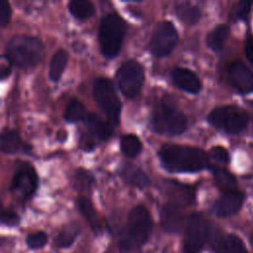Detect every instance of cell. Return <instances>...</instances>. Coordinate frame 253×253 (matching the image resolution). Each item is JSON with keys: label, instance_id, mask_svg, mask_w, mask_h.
<instances>
[{"label": "cell", "instance_id": "obj_22", "mask_svg": "<svg viewBox=\"0 0 253 253\" xmlns=\"http://www.w3.org/2000/svg\"><path fill=\"white\" fill-rule=\"evenodd\" d=\"M211 170L213 173L215 184L220 190L223 191V193L236 190L237 182L235 177L230 172H228L226 169L217 166L211 167Z\"/></svg>", "mask_w": 253, "mask_h": 253}, {"label": "cell", "instance_id": "obj_30", "mask_svg": "<svg viewBox=\"0 0 253 253\" xmlns=\"http://www.w3.org/2000/svg\"><path fill=\"white\" fill-rule=\"evenodd\" d=\"M210 243L212 250L215 253H228L227 251V235L223 236L220 232L211 231L210 234Z\"/></svg>", "mask_w": 253, "mask_h": 253}, {"label": "cell", "instance_id": "obj_29", "mask_svg": "<svg viewBox=\"0 0 253 253\" xmlns=\"http://www.w3.org/2000/svg\"><path fill=\"white\" fill-rule=\"evenodd\" d=\"M94 182L95 178L89 171L83 168H78L75 170L73 176V184L78 191L90 190L94 185Z\"/></svg>", "mask_w": 253, "mask_h": 253}, {"label": "cell", "instance_id": "obj_11", "mask_svg": "<svg viewBox=\"0 0 253 253\" xmlns=\"http://www.w3.org/2000/svg\"><path fill=\"white\" fill-rule=\"evenodd\" d=\"M38 182L39 178L34 167L28 163H23L14 173L10 189L16 197L26 201L35 193Z\"/></svg>", "mask_w": 253, "mask_h": 253}, {"label": "cell", "instance_id": "obj_34", "mask_svg": "<svg viewBox=\"0 0 253 253\" xmlns=\"http://www.w3.org/2000/svg\"><path fill=\"white\" fill-rule=\"evenodd\" d=\"M251 5H252V3L249 1H240V2L236 3L231 12V19L234 21L244 19L245 16L250 11Z\"/></svg>", "mask_w": 253, "mask_h": 253}, {"label": "cell", "instance_id": "obj_2", "mask_svg": "<svg viewBox=\"0 0 253 253\" xmlns=\"http://www.w3.org/2000/svg\"><path fill=\"white\" fill-rule=\"evenodd\" d=\"M152 219L145 207H134L128 213L126 222L119 236L121 253H130L142 246L150 236Z\"/></svg>", "mask_w": 253, "mask_h": 253}, {"label": "cell", "instance_id": "obj_36", "mask_svg": "<svg viewBox=\"0 0 253 253\" xmlns=\"http://www.w3.org/2000/svg\"><path fill=\"white\" fill-rule=\"evenodd\" d=\"M19 215L11 210H3L1 212V222L8 226H15L19 223Z\"/></svg>", "mask_w": 253, "mask_h": 253}, {"label": "cell", "instance_id": "obj_8", "mask_svg": "<svg viewBox=\"0 0 253 253\" xmlns=\"http://www.w3.org/2000/svg\"><path fill=\"white\" fill-rule=\"evenodd\" d=\"M116 79L123 95L132 98L137 95L144 82L143 67L136 60H126L118 68Z\"/></svg>", "mask_w": 253, "mask_h": 253}, {"label": "cell", "instance_id": "obj_24", "mask_svg": "<svg viewBox=\"0 0 253 253\" xmlns=\"http://www.w3.org/2000/svg\"><path fill=\"white\" fill-rule=\"evenodd\" d=\"M167 186H169V190L172 195L175 197L174 201L179 203H185L190 205L195 200V191L191 186L180 184L177 181H168Z\"/></svg>", "mask_w": 253, "mask_h": 253}, {"label": "cell", "instance_id": "obj_19", "mask_svg": "<svg viewBox=\"0 0 253 253\" xmlns=\"http://www.w3.org/2000/svg\"><path fill=\"white\" fill-rule=\"evenodd\" d=\"M77 208L80 211L81 214L84 216L86 221L89 223L91 228L95 231L98 232L101 229V221L99 218V215L94 209L91 201L86 198V197H78L77 201Z\"/></svg>", "mask_w": 253, "mask_h": 253}, {"label": "cell", "instance_id": "obj_3", "mask_svg": "<svg viewBox=\"0 0 253 253\" xmlns=\"http://www.w3.org/2000/svg\"><path fill=\"white\" fill-rule=\"evenodd\" d=\"M43 50V44L38 38L17 35L7 43L5 54L17 67L28 69L36 66L42 59Z\"/></svg>", "mask_w": 253, "mask_h": 253}, {"label": "cell", "instance_id": "obj_4", "mask_svg": "<svg viewBox=\"0 0 253 253\" xmlns=\"http://www.w3.org/2000/svg\"><path fill=\"white\" fill-rule=\"evenodd\" d=\"M126 36V23L116 13H108L100 22L99 43L102 54L114 58L120 52Z\"/></svg>", "mask_w": 253, "mask_h": 253}, {"label": "cell", "instance_id": "obj_28", "mask_svg": "<svg viewBox=\"0 0 253 253\" xmlns=\"http://www.w3.org/2000/svg\"><path fill=\"white\" fill-rule=\"evenodd\" d=\"M86 117L85 108L78 99H71L63 113V119L67 123H75L84 120Z\"/></svg>", "mask_w": 253, "mask_h": 253}, {"label": "cell", "instance_id": "obj_13", "mask_svg": "<svg viewBox=\"0 0 253 253\" xmlns=\"http://www.w3.org/2000/svg\"><path fill=\"white\" fill-rule=\"evenodd\" d=\"M229 81L233 88L240 94L253 92V72L242 62H233L228 70Z\"/></svg>", "mask_w": 253, "mask_h": 253}, {"label": "cell", "instance_id": "obj_18", "mask_svg": "<svg viewBox=\"0 0 253 253\" xmlns=\"http://www.w3.org/2000/svg\"><path fill=\"white\" fill-rule=\"evenodd\" d=\"M0 148L2 152L11 154L18 151L28 152L31 147L21 139L17 130L9 129L1 134Z\"/></svg>", "mask_w": 253, "mask_h": 253}, {"label": "cell", "instance_id": "obj_33", "mask_svg": "<svg viewBox=\"0 0 253 253\" xmlns=\"http://www.w3.org/2000/svg\"><path fill=\"white\" fill-rule=\"evenodd\" d=\"M209 158L218 164H227L229 162V154L227 150L221 146L212 147L210 150Z\"/></svg>", "mask_w": 253, "mask_h": 253}, {"label": "cell", "instance_id": "obj_31", "mask_svg": "<svg viewBox=\"0 0 253 253\" xmlns=\"http://www.w3.org/2000/svg\"><path fill=\"white\" fill-rule=\"evenodd\" d=\"M26 242L31 249H39L43 247L47 242V235L43 231H38L28 235Z\"/></svg>", "mask_w": 253, "mask_h": 253}, {"label": "cell", "instance_id": "obj_27", "mask_svg": "<svg viewBox=\"0 0 253 253\" xmlns=\"http://www.w3.org/2000/svg\"><path fill=\"white\" fill-rule=\"evenodd\" d=\"M68 10L72 16L83 20L90 18L95 13L93 3L87 0H72L68 3Z\"/></svg>", "mask_w": 253, "mask_h": 253}, {"label": "cell", "instance_id": "obj_21", "mask_svg": "<svg viewBox=\"0 0 253 253\" xmlns=\"http://www.w3.org/2000/svg\"><path fill=\"white\" fill-rule=\"evenodd\" d=\"M175 13L180 21L188 25L196 24L201 18V10L199 7L189 2H183L176 5Z\"/></svg>", "mask_w": 253, "mask_h": 253}, {"label": "cell", "instance_id": "obj_15", "mask_svg": "<svg viewBox=\"0 0 253 253\" xmlns=\"http://www.w3.org/2000/svg\"><path fill=\"white\" fill-rule=\"evenodd\" d=\"M171 78L179 89L190 94H198L202 88L199 77L192 70L185 67L173 68Z\"/></svg>", "mask_w": 253, "mask_h": 253}, {"label": "cell", "instance_id": "obj_39", "mask_svg": "<svg viewBox=\"0 0 253 253\" xmlns=\"http://www.w3.org/2000/svg\"><path fill=\"white\" fill-rule=\"evenodd\" d=\"M245 53L248 61L253 65V36L249 33L247 34V38H246Z\"/></svg>", "mask_w": 253, "mask_h": 253}, {"label": "cell", "instance_id": "obj_7", "mask_svg": "<svg viewBox=\"0 0 253 253\" xmlns=\"http://www.w3.org/2000/svg\"><path fill=\"white\" fill-rule=\"evenodd\" d=\"M93 96L110 124L117 126L120 122L122 105L113 83L107 78H98L93 86Z\"/></svg>", "mask_w": 253, "mask_h": 253}, {"label": "cell", "instance_id": "obj_37", "mask_svg": "<svg viewBox=\"0 0 253 253\" xmlns=\"http://www.w3.org/2000/svg\"><path fill=\"white\" fill-rule=\"evenodd\" d=\"M11 62L10 58L6 54H2L0 57V78L3 80L8 77L11 73Z\"/></svg>", "mask_w": 253, "mask_h": 253}, {"label": "cell", "instance_id": "obj_10", "mask_svg": "<svg viewBox=\"0 0 253 253\" xmlns=\"http://www.w3.org/2000/svg\"><path fill=\"white\" fill-rule=\"evenodd\" d=\"M178 41L176 28L170 21L159 22L150 38L148 48L156 57L168 55L175 47Z\"/></svg>", "mask_w": 253, "mask_h": 253}, {"label": "cell", "instance_id": "obj_6", "mask_svg": "<svg viewBox=\"0 0 253 253\" xmlns=\"http://www.w3.org/2000/svg\"><path fill=\"white\" fill-rule=\"evenodd\" d=\"M208 122L215 128L229 134L241 132L248 124L247 113L235 106H222L208 115Z\"/></svg>", "mask_w": 253, "mask_h": 253}, {"label": "cell", "instance_id": "obj_16", "mask_svg": "<svg viewBox=\"0 0 253 253\" xmlns=\"http://www.w3.org/2000/svg\"><path fill=\"white\" fill-rule=\"evenodd\" d=\"M84 124L87 131L92 136L100 140H106L112 136L113 126L110 124V122L103 120L97 114H87L84 119Z\"/></svg>", "mask_w": 253, "mask_h": 253}, {"label": "cell", "instance_id": "obj_20", "mask_svg": "<svg viewBox=\"0 0 253 253\" xmlns=\"http://www.w3.org/2000/svg\"><path fill=\"white\" fill-rule=\"evenodd\" d=\"M67 57V52L61 48L53 53L48 66V78L52 82H57L59 80L61 74L65 69Z\"/></svg>", "mask_w": 253, "mask_h": 253}, {"label": "cell", "instance_id": "obj_23", "mask_svg": "<svg viewBox=\"0 0 253 253\" xmlns=\"http://www.w3.org/2000/svg\"><path fill=\"white\" fill-rule=\"evenodd\" d=\"M228 36L229 27L227 25H218L208 34L206 42L211 49L219 50L222 48Z\"/></svg>", "mask_w": 253, "mask_h": 253}, {"label": "cell", "instance_id": "obj_14", "mask_svg": "<svg viewBox=\"0 0 253 253\" xmlns=\"http://www.w3.org/2000/svg\"><path fill=\"white\" fill-rule=\"evenodd\" d=\"M183 210L181 203L171 200L164 204L161 210V224L167 232H177L183 224Z\"/></svg>", "mask_w": 253, "mask_h": 253}, {"label": "cell", "instance_id": "obj_26", "mask_svg": "<svg viewBox=\"0 0 253 253\" xmlns=\"http://www.w3.org/2000/svg\"><path fill=\"white\" fill-rule=\"evenodd\" d=\"M120 147L124 155L127 157H135L141 152L142 144L135 134L127 133L121 137Z\"/></svg>", "mask_w": 253, "mask_h": 253}, {"label": "cell", "instance_id": "obj_12", "mask_svg": "<svg viewBox=\"0 0 253 253\" xmlns=\"http://www.w3.org/2000/svg\"><path fill=\"white\" fill-rule=\"evenodd\" d=\"M244 195L235 190L224 192L213 204L212 212L218 217H227L235 214L242 207Z\"/></svg>", "mask_w": 253, "mask_h": 253}, {"label": "cell", "instance_id": "obj_32", "mask_svg": "<svg viewBox=\"0 0 253 253\" xmlns=\"http://www.w3.org/2000/svg\"><path fill=\"white\" fill-rule=\"evenodd\" d=\"M227 251L228 253H248L243 241L235 234L227 235Z\"/></svg>", "mask_w": 253, "mask_h": 253}, {"label": "cell", "instance_id": "obj_25", "mask_svg": "<svg viewBox=\"0 0 253 253\" xmlns=\"http://www.w3.org/2000/svg\"><path fill=\"white\" fill-rule=\"evenodd\" d=\"M80 226L77 222L65 225L54 239V243L59 248H67L72 245L76 236L79 234Z\"/></svg>", "mask_w": 253, "mask_h": 253}, {"label": "cell", "instance_id": "obj_35", "mask_svg": "<svg viewBox=\"0 0 253 253\" xmlns=\"http://www.w3.org/2000/svg\"><path fill=\"white\" fill-rule=\"evenodd\" d=\"M11 6L10 3L6 0L0 1V26L5 27L9 24L11 20Z\"/></svg>", "mask_w": 253, "mask_h": 253}, {"label": "cell", "instance_id": "obj_9", "mask_svg": "<svg viewBox=\"0 0 253 253\" xmlns=\"http://www.w3.org/2000/svg\"><path fill=\"white\" fill-rule=\"evenodd\" d=\"M211 227L208 220L200 213L189 216L186 226L184 251L185 253H200L209 240Z\"/></svg>", "mask_w": 253, "mask_h": 253}, {"label": "cell", "instance_id": "obj_17", "mask_svg": "<svg viewBox=\"0 0 253 253\" xmlns=\"http://www.w3.org/2000/svg\"><path fill=\"white\" fill-rule=\"evenodd\" d=\"M119 174L126 184L135 188L143 189L151 183L145 172L131 163H123L120 167Z\"/></svg>", "mask_w": 253, "mask_h": 253}, {"label": "cell", "instance_id": "obj_5", "mask_svg": "<svg viewBox=\"0 0 253 253\" xmlns=\"http://www.w3.org/2000/svg\"><path fill=\"white\" fill-rule=\"evenodd\" d=\"M150 126L159 134L178 135L186 130L187 119L178 108L162 102L154 107L150 117Z\"/></svg>", "mask_w": 253, "mask_h": 253}, {"label": "cell", "instance_id": "obj_1", "mask_svg": "<svg viewBox=\"0 0 253 253\" xmlns=\"http://www.w3.org/2000/svg\"><path fill=\"white\" fill-rule=\"evenodd\" d=\"M158 155L163 167L170 172L194 173L211 166L209 154L194 146L165 144Z\"/></svg>", "mask_w": 253, "mask_h": 253}, {"label": "cell", "instance_id": "obj_38", "mask_svg": "<svg viewBox=\"0 0 253 253\" xmlns=\"http://www.w3.org/2000/svg\"><path fill=\"white\" fill-rule=\"evenodd\" d=\"M79 145L85 151H89L94 147V141L92 135L87 131V133H83L79 140Z\"/></svg>", "mask_w": 253, "mask_h": 253}]
</instances>
